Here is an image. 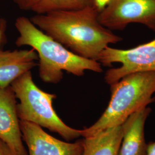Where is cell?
I'll return each instance as SVG.
<instances>
[{"mask_svg":"<svg viewBox=\"0 0 155 155\" xmlns=\"http://www.w3.org/2000/svg\"><path fill=\"white\" fill-rule=\"evenodd\" d=\"M94 5L71 11L36 14L30 20L47 35L76 55L98 61L100 54L122 38L104 27Z\"/></svg>","mask_w":155,"mask_h":155,"instance_id":"obj_1","label":"cell"},{"mask_svg":"<svg viewBox=\"0 0 155 155\" xmlns=\"http://www.w3.org/2000/svg\"><path fill=\"white\" fill-rule=\"evenodd\" d=\"M15 26L19 34L15 45L17 47L29 46L36 52L39 76L44 82H60L64 71L77 77H82L87 70L102 72V66L98 61L73 53L38 28L30 18L18 17Z\"/></svg>","mask_w":155,"mask_h":155,"instance_id":"obj_2","label":"cell"},{"mask_svg":"<svg viewBox=\"0 0 155 155\" xmlns=\"http://www.w3.org/2000/svg\"><path fill=\"white\" fill-rule=\"evenodd\" d=\"M110 100L105 110L92 125L81 130V136L90 137L121 125L134 113L153 102L155 72L129 75L110 85Z\"/></svg>","mask_w":155,"mask_h":155,"instance_id":"obj_3","label":"cell"},{"mask_svg":"<svg viewBox=\"0 0 155 155\" xmlns=\"http://www.w3.org/2000/svg\"><path fill=\"white\" fill-rule=\"evenodd\" d=\"M17 99V114L20 121L31 122L59 134L67 141L81 136V130L68 126L53 107L55 94L47 93L34 82L31 71L23 74L11 84Z\"/></svg>","mask_w":155,"mask_h":155,"instance_id":"obj_4","label":"cell"},{"mask_svg":"<svg viewBox=\"0 0 155 155\" xmlns=\"http://www.w3.org/2000/svg\"><path fill=\"white\" fill-rule=\"evenodd\" d=\"M98 61L105 67H111L114 63L121 64L120 67L111 68L106 72L105 81L110 86L130 74L155 72V38L127 50L107 46L100 54Z\"/></svg>","mask_w":155,"mask_h":155,"instance_id":"obj_5","label":"cell"},{"mask_svg":"<svg viewBox=\"0 0 155 155\" xmlns=\"http://www.w3.org/2000/svg\"><path fill=\"white\" fill-rule=\"evenodd\" d=\"M98 20L111 31L139 23L155 31V0H110L99 12Z\"/></svg>","mask_w":155,"mask_h":155,"instance_id":"obj_6","label":"cell"},{"mask_svg":"<svg viewBox=\"0 0 155 155\" xmlns=\"http://www.w3.org/2000/svg\"><path fill=\"white\" fill-rule=\"evenodd\" d=\"M20 125L28 155H82L83 140L66 142L46 133L36 124L20 120Z\"/></svg>","mask_w":155,"mask_h":155,"instance_id":"obj_7","label":"cell"},{"mask_svg":"<svg viewBox=\"0 0 155 155\" xmlns=\"http://www.w3.org/2000/svg\"><path fill=\"white\" fill-rule=\"evenodd\" d=\"M15 94L9 86L0 87V140L16 155H28L22 142Z\"/></svg>","mask_w":155,"mask_h":155,"instance_id":"obj_8","label":"cell"},{"mask_svg":"<svg viewBox=\"0 0 155 155\" xmlns=\"http://www.w3.org/2000/svg\"><path fill=\"white\" fill-rule=\"evenodd\" d=\"M38 56L31 50L4 51L0 48V87L5 88L38 63Z\"/></svg>","mask_w":155,"mask_h":155,"instance_id":"obj_9","label":"cell"},{"mask_svg":"<svg viewBox=\"0 0 155 155\" xmlns=\"http://www.w3.org/2000/svg\"><path fill=\"white\" fill-rule=\"evenodd\" d=\"M151 109L145 107L129 117L122 124L123 136L118 155H147L145 122Z\"/></svg>","mask_w":155,"mask_h":155,"instance_id":"obj_10","label":"cell"},{"mask_svg":"<svg viewBox=\"0 0 155 155\" xmlns=\"http://www.w3.org/2000/svg\"><path fill=\"white\" fill-rule=\"evenodd\" d=\"M122 136L121 125L84 137L82 155H118Z\"/></svg>","mask_w":155,"mask_h":155,"instance_id":"obj_11","label":"cell"},{"mask_svg":"<svg viewBox=\"0 0 155 155\" xmlns=\"http://www.w3.org/2000/svg\"><path fill=\"white\" fill-rule=\"evenodd\" d=\"M94 5L93 0H40L32 11L43 14L54 11H71Z\"/></svg>","mask_w":155,"mask_h":155,"instance_id":"obj_12","label":"cell"},{"mask_svg":"<svg viewBox=\"0 0 155 155\" xmlns=\"http://www.w3.org/2000/svg\"><path fill=\"white\" fill-rule=\"evenodd\" d=\"M19 9L23 11H32L40 0H13Z\"/></svg>","mask_w":155,"mask_h":155,"instance_id":"obj_13","label":"cell"},{"mask_svg":"<svg viewBox=\"0 0 155 155\" xmlns=\"http://www.w3.org/2000/svg\"><path fill=\"white\" fill-rule=\"evenodd\" d=\"M7 22L4 18H0V48H3L7 43L6 37Z\"/></svg>","mask_w":155,"mask_h":155,"instance_id":"obj_14","label":"cell"},{"mask_svg":"<svg viewBox=\"0 0 155 155\" xmlns=\"http://www.w3.org/2000/svg\"><path fill=\"white\" fill-rule=\"evenodd\" d=\"M0 155H16L7 144L0 140Z\"/></svg>","mask_w":155,"mask_h":155,"instance_id":"obj_15","label":"cell"},{"mask_svg":"<svg viewBox=\"0 0 155 155\" xmlns=\"http://www.w3.org/2000/svg\"><path fill=\"white\" fill-rule=\"evenodd\" d=\"M95 8L100 12L101 11L110 0H93Z\"/></svg>","mask_w":155,"mask_h":155,"instance_id":"obj_16","label":"cell"},{"mask_svg":"<svg viewBox=\"0 0 155 155\" xmlns=\"http://www.w3.org/2000/svg\"><path fill=\"white\" fill-rule=\"evenodd\" d=\"M147 155H155V141L147 144Z\"/></svg>","mask_w":155,"mask_h":155,"instance_id":"obj_17","label":"cell"}]
</instances>
